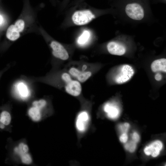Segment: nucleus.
<instances>
[{"mask_svg":"<svg viewBox=\"0 0 166 166\" xmlns=\"http://www.w3.org/2000/svg\"><path fill=\"white\" fill-rule=\"evenodd\" d=\"M162 78V75L160 73H157L155 76V79L157 81H160Z\"/></svg>","mask_w":166,"mask_h":166,"instance_id":"bb28decb","label":"nucleus"},{"mask_svg":"<svg viewBox=\"0 0 166 166\" xmlns=\"http://www.w3.org/2000/svg\"><path fill=\"white\" fill-rule=\"evenodd\" d=\"M104 110L106 113L108 117L112 119L117 118L120 113L118 106L116 104L110 102L107 103L105 105Z\"/></svg>","mask_w":166,"mask_h":166,"instance_id":"9b49d317","label":"nucleus"},{"mask_svg":"<svg viewBox=\"0 0 166 166\" xmlns=\"http://www.w3.org/2000/svg\"><path fill=\"white\" fill-rule=\"evenodd\" d=\"M133 140L136 142H138L140 140V136L138 134L135 132H134L132 136Z\"/></svg>","mask_w":166,"mask_h":166,"instance_id":"393cba45","label":"nucleus"},{"mask_svg":"<svg viewBox=\"0 0 166 166\" xmlns=\"http://www.w3.org/2000/svg\"><path fill=\"white\" fill-rule=\"evenodd\" d=\"M134 73V70L131 66L128 65H123L115 76L114 80L117 84L124 83L129 80Z\"/></svg>","mask_w":166,"mask_h":166,"instance_id":"423d86ee","label":"nucleus"},{"mask_svg":"<svg viewBox=\"0 0 166 166\" xmlns=\"http://www.w3.org/2000/svg\"><path fill=\"white\" fill-rule=\"evenodd\" d=\"M16 152L21 155L22 154L27 153L28 151V147L27 145L23 143H21L18 147L14 149Z\"/></svg>","mask_w":166,"mask_h":166,"instance_id":"f3484780","label":"nucleus"},{"mask_svg":"<svg viewBox=\"0 0 166 166\" xmlns=\"http://www.w3.org/2000/svg\"><path fill=\"white\" fill-rule=\"evenodd\" d=\"M151 67L153 72L162 71L166 72V58H161L154 60L151 64Z\"/></svg>","mask_w":166,"mask_h":166,"instance_id":"f8f14e48","label":"nucleus"},{"mask_svg":"<svg viewBox=\"0 0 166 166\" xmlns=\"http://www.w3.org/2000/svg\"><path fill=\"white\" fill-rule=\"evenodd\" d=\"M46 104V101L44 99H41L39 101H35L33 103V105L38 109L41 110L43 108Z\"/></svg>","mask_w":166,"mask_h":166,"instance_id":"aec40b11","label":"nucleus"},{"mask_svg":"<svg viewBox=\"0 0 166 166\" xmlns=\"http://www.w3.org/2000/svg\"><path fill=\"white\" fill-rule=\"evenodd\" d=\"M22 161L24 164H30L32 160L30 155L27 153L23 154L20 155Z\"/></svg>","mask_w":166,"mask_h":166,"instance_id":"412c9836","label":"nucleus"},{"mask_svg":"<svg viewBox=\"0 0 166 166\" xmlns=\"http://www.w3.org/2000/svg\"><path fill=\"white\" fill-rule=\"evenodd\" d=\"M89 116L85 111L81 112L78 115L76 122V126L77 130L83 132L86 130L89 121Z\"/></svg>","mask_w":166,"mask_h":166,"instance_id":"6e6552de","label":"nucleus"},{"mask_svg":"<svg viewBox=\"0 0 166 166\" xmlns=\"http://www.w3.org/2000/svg\"><path fill=\"white\" fill-rule=\"evenodd\" d=\"M5 127V125L3 124L0 123V128L1 129H3Z\"/></svg>","mask_w":166,"mask_h":166,"instance_id":"c85d7f7f","label":"nucleus"},{"mask_svg":"<svg viewBox=\"0 0 166 166\" xmlns=\"http://www.w3.org/2000/svg\"><path fill=\"white\" fill-rule=\"evenodd\" d=\"M162 147V143L159 140H156L148 146H146L144 148V151L146 155H151L153 157H156L159 155Z\"/></svg>","mask_w":166,"mask_h":166,"instance_id":"1a4fd4ad","label":"nucleus"},{"mask_svg":"<svg viewBox=\"0 0 166 166\" xmlns=\"http://www.w3.org/2000/svg\"><path fill=\"white\" fill-rule=\"evenodd\" d=\"M7 38L11 41L18 39L20 36L19 32L16 28L14 25H10L8 28L6 34Z\"/></svg>","mask_w":166,"mask_h":166,"instance_id":"ddd939ff","label":"nucleus"},{"mask_svg":"<svg viewBox=\"0 0 166 166\" xmlns=\"http://www.w3.org/2000/svg\"><path fill=\"white\" fill-rule=\"evenodd\" d=\"M106 47L108 52L113 55H123L126 51L124 44L117 40H113L109 41L106 44Z\"/></svg>","mask_w":166,"mask_h":166,"instance_id":"0eeeda50","label":"nucleus"},{"mask_svg":"<svg viewBox=\"0 0 166 166\" xmlns=\"http://www.w3.org/2000/svg\"><path fill=\"white\" fill-rule=\"evenodd\" d=\"M85 0H73L72 1L70 2L68 6H72L77 4L79 3L85 1Z\"/></svg>","mask_w":166,"mask_h":166,"instance_id":"a878e982","label":"nucleus"},{"mask_svg":"<svg viewBox=\"0 0 166 166\" xmlns=\"http://www.w3.org/2000/svg\"><path fill=\"white\" fill-rule=\"evenodd\" d=\"M75 44L80 47L88 46L97 39L94 31L90 28L84 26L80 29L75 36Z\"/></svg>","mask_w":166,"mask_h":166,"instance_id":"7ed1b4c3","label":"nucleus"},{"mask_svg":"<svg viewBox=\"0 0 166 166\" xmlns=\"http://www.w3.org/2000/svg\"><path fill=\"white\" fill-rule=\"evenodd\" d=\"M61 78L65 83V90L68 93L73 96H77L81 94L82 88L79 81L72 80L70 75L66 73L62 74Z\"/></svg>","mask_w":166,"mask_h":166,"instance_id":"20e7f679","label":"nucleus"},{"mask_svg":"<svg viewBox=\"0 0 166 166\" xmlns=\"http://www.w3.org/2000/svg\"><path fill=\"white\" fill-rule=\"evenodd\" d=\"M71 0H63L61 4V9L62 10H65L70 2Z\"/></svg>","mask_w":166,"mask_h":166,"instance_id":"5701e85b","label":"nucleus"},{"mask_svg":"<svg viewBox=\"0 0 166 166\" xmlns=\"http://www.w3.org/2000/svg\"><path fill=\"white\" fill-rule=\"evenodd\" d=\"M50 41L49 45L54 57L63 61L69 59V54L65 46L56 40L50 39Z\"/></svg>","mask_w":166,"mask_h":166,"instance_id":"39448f33","label":"nucleus"},{"mask_svg":"<svg viewBox=\"0 0 166 166\" xmlns=\"http://www.w3.org/2000/svg\"><path fill=\"white\" fill-rule=\"evenodd\" d=\"M118 3L126 17L131 21L145 19L149 5L148 0H119Z\"/></svg>","mask_w":166,"mask_h":166,"instance_id":"f03ea898","label":"nucleus"},{"mask_svg":"<svg viewBox=\"0 0 166 166\" xmlns=\"http://www.w3.org/2000/svg\"><path fill=\"white\" fill-rule=\"evenodd\" d=\"M11 120V117L9 112L6 111L2 112L0 116V123L7 125L10 124Z\"/></svg>","mask_w":166,"mask_h":166,"instance_id":"dca6fc26","label":"nucleus"},{"mask_svg":"<svg viewBox=\"0 0 166 166\" xmlns=\"http://www.w3.org/2000/svg\"><path fill=\"white\" fill-rule=\"evenodd\" d=\"M28 114L30 117L34 121H38L41 118V110L34 106H33L30 109Z\"/></svg>","mask_w":166,"mask_h":166,"instance_id":"4468645a","label":"nucleus"},{"mask_svg":"<svg viewBox=\"0 0 166 166\" xmlns=\"http://www.w3.org/2000/svg\"><path fill=\"white\" fill-rule=\"evenodd\" d=\"M3 19L2 15H0V25H1L3 22Z\"/></svg>","mask_w":166,"mask_h":166,"instance_id":"cd10ccee","label":"nucleus"},{"mask_svg":"<svg viewBox=\"0 0 166 166\" xmlns=\"http://www.w3.org/2000/svg\"><path fill=\"white\" fill-rule=\"evenodd\" d=\"M128 136L126 133H123L120 137V140L123 143H125L127 141Z\"/></svg>","mask_w":166,"mask_h":166,"instance_id":"b1692460","label":"nucleus"},{"mask_svg":"<svg viewBox=\"0 0 166 166\" xmlns=\"http://www.w3.org/2000/svg\"><path fill=\"white\" fill-rule=\"evenodd\" d=\"M17 89L19 93L22 98H26L29 95V92L28 88L23 82L19 83L17 86Z\"/></svg>","mask_w":166,"mask_h":166,"instance_id":"2eb2a0df","label":"nucleus"},{"mask_svg":"<svg viewBox=\"0 0 166 166\" xmlns=\"http://www.w3.org/2000/svg\"><path fill=\"white\" fill-rule=\"evenodd\" d=\"M61 26L63 29L85 26L103 15L112 13L113 8L101 9L94 8L83 1L68 7Z\"/></svg>","mask_w":166,"mask_h":166,"instance_id":"f257e3e1","label":"nucleus"},{"mask_svg":"<svg viewBox=\"0 0 166 166\" xmlns=\"http://www.w3.org/2000/svg\"><path fill=\"white\" fill-rule=\"evenodd\" d=\"M130 127L129 124L128 123H125L119 126V128L123 133H126Z\"/></svg>","mask_w":166,"mask_h":166,"instance_id":"4be33fe9","label":"nucleus"},{"mask_svg":"<svg viewBox=\"0 0 166 166\" xmlns=\"http://www.w3.org/2000/svg\"><path fill=\"white\" fill-rule=\"evenodd\" d=\"M136 145V142L133 140H131L125 145L124 147L126 150L132 152L135 150Z\"/></svg>","mask_w":166,"mask_h":166,"instance_id":"6ab92c4d","label":"nucleus"},{"mask_svg":"<svg viewBox=\"0 0 166 166\" xmlns=\"http://www.w3.org/2000/svg\"><path fill=\"white\" fill-rule=\"evenodd\" d=\"M69 72L70 75L75 77L78 81L81 82L85 81L91 75V73L90 71H81L74 67L71 68Z\"/></svg>","mask_w":166,"mask_h":166,"instance_id":"9d476101","label":"nucleus"},{"mask_svg":"<svg viewBox=\"0 0 166 166\" xmlns=\"http://www.w3.org/2000/svg\"><path fill=\"white\" fill-rule=\"evenodd\" d=\"M14 26L19 32H21L24 30L25 28V22L23 20L19 19L15 22Z\"/></svg>","mask_w":166,"mask_h":166,"instance_id":"a211bd4d","label":"nucleus"}]
</instances>
